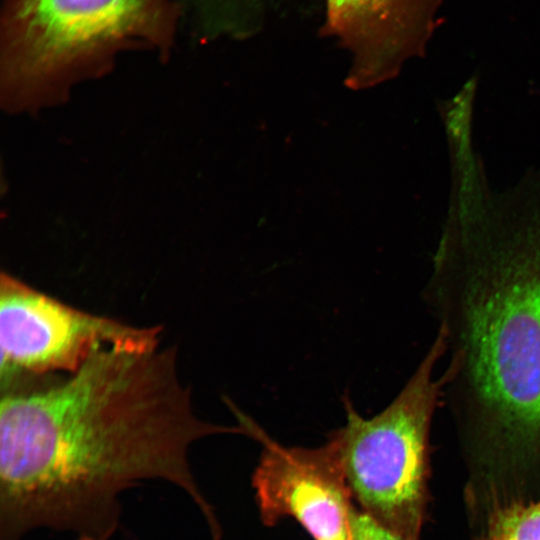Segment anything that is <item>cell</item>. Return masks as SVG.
Returning a JSON list of instances; mask_svg holds the SVG:
<instances>
[{
    "mask_svg": "<svg viewBox=\"0 0 540 540\" xmlns=\"http://www.w3.org/2000/svg\"><path fill=\"white\" fill-rule=\"evenodd\" d=\"M219 433L247 435L196 415L175 347L103 345L72 373L3 389L0 540L38 528L110 540L120 494L143 480L181 488L220 540L188 461L193 442Z\"/></svg>",
    "mask_w": 540,
    "mask_h": 540,
    "instance_id": "obj_1",
    "label": "cell"
},
{
    "mask_svg": "<svg viewBox=\"0 0 540 540\" xmlns=\"http://www.w3.org/2000/svg\"><path fill=\"white\" fill-rule=\"evenodd\" d=\"M450 179L427 299L444 342L442 402L470 460L540 464V168L493 189Z\"/></svg>",
    "mask_w": 540,
    "mask_h": 540,
    "instance_id": "obj_2",
    "label": "cell"
},
{
    "mask_svg": "<svg viewBox=\"0 0 540 540\" xmlns=\"http://www.w3.org/2000/svg\"><path fill=\"white\" fill-rule=\"evenodd\" d=\"M444 352L436 333L401 391L371 418L359 415L345 397L346 424L328 438L356 506L405 540H419L424 520L430 431L442 402L437 369Z\"/></svg>",
    "mask_w": 540,
    "mask_h": 540,
    "instance_id": "obj_3",
    "label": "cell"
},
{
    "mask_svg": "<svg viewBox=\"0 0 540 540\" xmlns=\"http://www.w3.org/2000/svg\"><path fill=\"white\" fill-rule=\"evenodd\" d=\"M160 19L157 0H16L6 26L8 82L32 100L116 45L152 35Z\"/></svg>",
    "mask_w": 540,
    "mask_h": 540,
    "instance_id": "obj_4",
    "label": "cell"
},
{
    "mask_svg": "<svg viewBox=\"0 0 540 540\" xmlns=\"http://www.w3.org/2000/svg\"><path fill=\"white\" fill-rule=\"evenodd\" d=\"M161 327H136L83 311L8 273L0 276L1 388L76 371L103 345L153 347Z\"/></svg>",
    "mask_w": 540,
    "mask_h": 540,
    "instance_id": "obj_5",
    "label": "cell"
},
{
    "mask_svg": "<svg viewBox=\"0 0 540 540\" xmlns=\"http://www.w3.org/2000/svg\"><path fill=\"white\" fill-rule=\"evenodd\" d=\"M237 416L263 447L252 475L263 524L274 526L292 517L313 540H351L358 507L332 442L316 448L286 447L242 413Z\"/></svg>",
    "mask_w": 540,
    "mask_h": 540,
    "instance_id": "obj_6",
    "label": "cell"
},
{
    "mask_svg": "<svg viewBox=\"0 0 540 540\" xmlns=\"http://www.w3.org/2000/svg\"><path fill=\"white\" fill-rule=\"evenodd\" d=\"M444 0H328L323 27L355 54L362 77L392 76L422 56L439 25Z\"/></svg>",
    "mask_w": 540,
    "mask_h": 540,
    "instance_id": "obj_7",
    "label": "cell"
},
{
    "mask_svg": "<svg viewBox=\"0 0 540 540\" xmlns=\"http://www.w3.org/2000/svg\"><path fill=\"white\" fill-rule=\"evenodd\" d=\"M478 540H540V499L497 504Z\"/></svg>",
    "mask_w": 540,
    "mask_h": 540,
    "instance_id": "obj_8",
    "label": "cell"
},
{
    "mask_svg": "<svg viewBox=\"0 0 540 540\" xmlns=\"http://www.w3.org/2000/svg\"><path fill=\"white\" fill-rule=\"evenodd\" d=\"M351 540H405L381 525L371 516L357 509L352 527Z\"/></svg>",
    "mask_w": 540,
    "mask_h": 540,
    "instance_id": "obj_9",
    "label": "cell"
},
{
    "mask_svg": "<svg viewBox=\"0 0 540 540\" xmlns=\"http://www.w3.org/2000/svg\"><path fill=\"white\" fill-rule=\"evenodd\" d=\"M78 540H93V539H90V538H87V537H79Z\"/></svg>",
    "mask_w": 540,
    "mask_h": 540,
    "instance_id": "obj_10",
    "label": "cell"
}]
</instances>
